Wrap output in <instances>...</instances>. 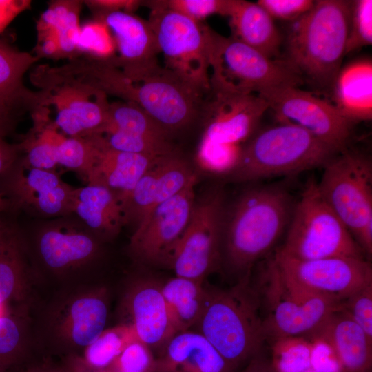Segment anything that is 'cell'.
Here are the masks:
<instances>
[{"label":"cell","mask_w":372,"mask_h":372,"mask_svg":"<svg viewBox=\"0 0 372 372\" xmlns=\"http://www.w3.org/2000/svg\"><path fill=\"white\" fill-rule=\"evenodd\" d=\"M72 72L78 80L105 94L134 103L174 137L202 122L207 94L165 68L132 82L105 61L81 58L75 62Z\"/></svg>","instance_id":"6da1fadb"},{"label":"cell","mask_w":372,"mask_h":372,"mask_svg":"<svg viewBox=\"0 0 372 372\" xmlns=\"http://www.w3.org/2000/svg\"><path fill=\"white\" fill-rule=\"evenodd\" d=\"M294 204L280 185H263L242 192L225 209L221 264L238 280L274 246L289 225Z\"/></svg>","instance_id":"7a4b0ae2"},{"label":"cell","mask_w":372,"mask_h":372,"mask_svg":"<svg viewBox=\"0 0 372 372\" xmlns=\"http://www.w3.org/2000/svg\"><path fill=\"white\" fill-rule=\"evenodd\" d=\"M352 2L317 0L293 21L282 61L302 81L332 90L344 56Z\"/></svg>","instance_id":"3957f363"},{"label":"cell","mask_w":372,"mask_h":372,"mask_svg":"<svg viewBox=\"0 0 372 372\" xmlns=\"http://www.w3.org/2000/svg\"><path fill=\"white\" fill-rule=\"evenodd\" d=\"M250 276L228 289H207L196 324L198 332L236 369L261 351L267 339L260 296Z\"/></svg>","instance_id":"277c9868"},{"label":"cell","mask_w":372,"mask_h":372,"mask_svg":"<svg viewBox=\"0 0 372 372\" xmlns=\"http://www.w3.org/2000/svg\"><path fill=\"white\" fill-rule=\"evenodd\" d=\"M342 151L299 127L280 123L242 146L238 164L224 177L242 183L297 174L322 167Z\"/></svg>","instance_id":"5b68a950"},{"label":"cell","mask_w":372,"mask_h":372,"mask_svg":"<svg viewBox=\"0 0 372 372\" xmlns=\"http://www.w3.org/2000/svg\"><path fill=\"white\" fill-rule=\"evenodd\" d=\"M281 254L298 260L333 257L364 258L347 228L310 178L294 204Z\"/></svg>","instance_id":"8992f818"},{"label":"cell","mask_w":372,"mask_h":372,"mask_svg":"<svg viewBox=\"0 0 372 372\" xmlns=\"http://www.w3.org/2000/svg\"><path fill=\"white\" fill-rule=\"evenodd\" d=\"M319 190L368 260L372 254V163L347 148L323 167Z\"/></svg>","instance_id":"52a82bcc"},{"label":"cell","mask_w":372,"mask_h":372,"mask_svg":"<svg viewBox=\"0 0 372 372\" xmlns=\"http://www.w3.org/2000/svg\"><path fill=\"white\" fill-rule=\"evenodd\" d=\"M265 309L267 338L309 336L341 303L309 291L286 278L271 260L255 285Z\"/></svg>","instance_id":"ba28073f"},{"label":"cell","mask_w":372,"mask_h":372,"mask_svg":"<svg viewBox=\"0 0 372 372\" xmlns=\"http://www.w3.org/2000/svg\"><path fill=\"white\" fill-rule=\"evenodd\" d=\"M150 8L148 21L165 68L207 94L210 89L211 28L163 6L160 0L142 1Z\"/></svg>","instance_id":"9c48e42d"},{"label":"cell","mask_w":372,"mask_h":372,"mask_svg":"<svg viewBox=\"0 0 372 372\" xmlns=\"http://www.w3.org/2000/svg\"><path fill=\"white\" fill-rule=\"evenodd\" d=\"M39 88L43 107L54 106V121L59 130L70 137L103 134L109 121L107 95L54 67L39 65L30 76Z\"/></svg>","instance_id":"30bf717a"},{"label":"cell","mask_w":372,"mask_h":372,"mask_svg":"<svg viewBox=\"0 0 372 372\" xmlns=\"http://www.w3.org/2000/svg\"><path fill=\"white\" fill-rule=\"evenodd\" d=\"M210 85L255 93L274 87L296 86L302 79L284 61L270 59L230 36L211 29Z\"/></svg>","instance_id":"8fae6325"},{"label":"cell","mask_w":372,"mask_h":372,"mask_svg":"<svg viewBox=\"0 0 372 372\" xmlns=\"http://www.w3.org/2000/svg\"><path fill=\"white\" fill-rule=\"evenodd\" d=\"M225 209L220 189L195 200L187 226L167 263L176 276L203 282L221 264Z\"/></svg>","instance_id":"7c38bea8"},{"label":"cell","mask_w":372,"mask_h":372,"mask_svg":"<svg viewBox=\"0 0 372 372\" xmlns=\"http://www.w3.org/2000/svg\"><path fill=\"white\" fill-rule=\"evenodd\" d=\"M280 272L298 286L342 304L372 284V268L364 258L333 257L298 260L278 250L271 259Z\"/></svg>","instance_id":"4fadbf2b"},{"label":"cell","mask_w":372,"mask_h":372,"mask_svg":"<svg viewBox=\"0 0 372 372\" xmlns=\"http://www.w3.org/2000/svg\"><path fill=\"white\" fill-rule=\"evenodd\" d=\"M257 94L280 123L299 127L340 150L347 148L352 123L333 104L296 86L271 87Z\"/></svg>","instance_id":"5bb4252c"},{"label":"cell","mask_w":372,"mask_h":372,"mask_svg":"<svg viewBox=\"0 0 372 372\" xmlns=\"http://www.w3.org/2000/svg\"><path fill=\"white\" fill-rule=\"evenodd\" d=\"M196 183L155 205L142 217L129 245L137 260L147 264L167 265L189 223L196 200Z\"/></svg>","instance_id":"9a60e30c"},{"label":"cell","mask_w":372,"mask_h":372,"mask_svg":"<svg viewBox=\"0 0 372 372\" xmlns=\"http://www.w3.org/2000/svg\"><path fill=\"white\" fill-rule=\"evenodd\" d=\"M267 109L266 101L257 94L211 85L204 105L200 139L241 145L253 134Z\"/></svg>","instance_id":"2e32d148"},{"label":"cell","mask_w":372,"mask_h":372,"mask_svg":"<svg viewBox=\"0 0 372 372\" xmlns=\"http://www.w3.org/2000/svg\"><path fill=\"white\" fill-rule=\"evenodd\" d=\"M94 17L109 28L118 52L105 62L126 79L138 82L161 68L158 60L160 52L148 20L123 10L97 13Z\"/></svg>","instance_id":"e0dca14e"},{"label":"cell","mask_w":372,"mask_h":372,"mask_svg":"<svg viewBox=\"0 0 372 372\" xmlns=\"http://www.w3.org/2000/svg\"><path fill=\"white\" fill-rule=\"evenodd\" d=\"M196 181V175L180 152L158 158L123 204L125 224L132 221L137 225L153 207Z\"/></svg>","instance_id":"ac0fdd59"},{"label":"cell","mask_w":372,"mask_h":372,"mask_svg":"<svg viewBox=\"0 0 372 372\" xmlns=\"http://www.w3.org/2000/svg\"><path fill=\"white\" fill-rule=\"evenodd\" d=\"M127 321L138 340L151 347H164L176 332L172 322L161 285L139 280L128 290L124 302Z\"/></svg>","instance_id":"d6986e66"},{"label":"cell","mask_w":372,"mask_h":372,"mask_svg":"<svg viewBox=\"0 0 372 372\" xmlns=\"http://www.w3.org/2000/svg\"><path fill=\"white\" fill-rule=\"evenodd\" d=\"M11 174L9 190L19 205L34 207L48 216L70 213L71 196L74 189L63 182L53 170L32 168L23 163L15 167Z\"/></svg>","instance_id":"ffe728a7"},{"label":"cell","mask_w":372,"mask_h":372,"mask_svg":"<svg viewBox=\"0 0 372 372\" xmlns=\"http://www.w3.org/2000/svg\"><path fill=\"white\" fill-rule=\"evenodd\" d=\"M309 337L328 346L344 372L372 371V339L341 309Z\"/></svg>","instance_id":"44dd1931"},{"label":"cell","mask_w":372,"mask_h":372,"mask_svg":"<svg viewBox=\"0 0 372 372\" xmlns=\"http://www.w3.org/2000/svg\"><path fill=\"white\" fill-rule=\"evenodd\" d=\"M96 150L85 180L110 190L121 205L134 186L158 158L114 149L103 136L95 135Z\"/></svg>","instance_id":"7402d4cb"},{"label":"cell","mask_w":372,"mask_h":372,"mask_svg":"<svg viewBox=\"0 0 372 372\" xmlns=\"http://www.w3.org/2000/svg\"><path fill=\"white\" fill-rule=\"evenodd\" d=\"M200 333L185 331L175 334L156 358L154 372H235Z\"/></svg>","instance_id":"603a6c76"},{"label":"cell","mask_w":372,"mask_h":372,"mask_svg":"<svg viewBox=\"0 0 372 372\" xmlns=\"http://www.w3.org/2000/svg\"><path fill=\"white\" fill-rule=\"evenodd\" d=\"M227 17L234 38L273 59L280 54L282 37L273 19L257 3L229 0Z\"/></svg>","instance_id":"cb8c5ba5"},{"label":"cell","mask_w":372,"mask_h":372,"mask_svg":"<svg viewBox=\"0 0 372 372\" xmlns=\"http://www.w3.org/2000/svg\"><path fill=\"white\" fill-rule=\"evenodd\" d=\"M341 114L353 124L372 117V63L369 59L353 61L340 70L332 90Z\"/></svg>","instance_id":"d4e9b609"},{"label":"cell","mask_w":372,"mask_h":372,"mask_svg":"<svg viewBox=\"0 0 372 372\" xmlns=\"http://www.w3.org/2000/svg\"><path fill=\"white\" fill-rule=\"evenodd\" d=\"M70 213L76 214L92 230L107 236L116 235L125 224L120 201L100 185L87 184L74 189Z\"/></svg>","instance_id":"484cf974"},{"label":"cell","mask_w":372,"mask_h":372,"mask_svg":"<svg viewBox=\"0 0 372 372\" xmlns=\"http://www.w3.org/2000/svg\"><path fill=\"white\" fill-rule=\"evenodd\" d=\"M108 316L104 291L79 296L68 306L61 322V331L72 345L86 348L105 329Z\"/></svg>","instance_id":"4316f807"},{"label":"cell","mask_w":372,"mask_h":372,"mask_svg":"<svg viewBox=\"0 0 372 372\" xmlns=\"http://www.w3.org/2000/svg\"><path fill=\"white\" fill-rule=\"evenodd\" d=\"M39 60L34 54L13 47L0 39V101L13 107L32 112L40 106L39 91L23 83L28 70Z\"/></svg>","instance_id":"83f0119b"},{"label":"cell","mask_w":372,"mask_h":372,"mask_svg":"<svg viewBox=\"0 0 372 372\" xmlns=\"http://www.w3.org/2000/svg\"><path fill=\"white\" fill-rule=\"evenodd\" d=\"M39 250L44 263L54 271L79 266L96 254L97 246L87 234L65 227H53L42 232Z\"/></svg>","instance_id":"f1b7e54d"},{"label":"cell","mask_w":372,"mask_h":372,"mask_svg":"<svg viewBox=\"0 0 372 372\" xmlns=\"http://www.w3.org/2000/svg\"><path fill=\"white\" fill-rule=\"evenodd\" d=\"M161 290L176 333L197 324L207 294L203 282L176 276L161 285Z\"/></svg>","instance_id":"f546056e"},{"label":"cell","mask_w":372,"mask_h":372,"mask_svg":"<svg viewBox=\"0 0 372 372\" xmlns=\"http://www.w3.org/2000/svg\"><path fill=\"white\" fill-rule=\"evenodd\" d=\"M25 288V270L19 236L0 229V304L20 301Z\"/></svg>","instance_id":"4dcf8cb0"},{"label":"cell","mask_w":372,"mask_h":372,"mask_svg":"<svg viewBox=\"0 0 372 372\" xmlns=\"http://www.w3.org/2000/svg\"><path fill=\"white\" fill-rule=\"evenodd\" d=\"M111 130L175 143L174 137L169 132L132 102L121 101L110 103L109 121L104 134Z\"/></svg>","instance_id":"1f68e13d"},{"label":"cell","mask_w":372,"mask_h":372,"mask_svg":"<svg viewBox=\"0 0 372 372\" xmlns=\"http://www.w3.org/2000/svg\"><path fill=\"white\" fill-rule=\"evenodd\" d=\"M137 339L132 328L121 324L105 329L90 345L84 349L83 357H79L87 366L104 369L111 366L123 349Z\"/></svg>","instance_id":"d6a6232c"},{"label":"cell","mask_w":372,"mask_h":372,"mask_svg":"<svg viewBox=\"0 0 372 372\" xmlns=\"http://www.w3.org/2000/svg\"><path fill=\"white\" fill-rule=\"evenodd\" d=\"M55 149L57 165L74 170L85 179L96 150L95 135L70 137L60 132Z\"/></svg>","instance_id":"836d02e7"},{"label":"cell","mask_w":372,"mask_h":372,"mask_svg":"<svg viewBox=\"0 0 372 372\" xmlns=\"http://www.w3.org/2000/svg\"><path fill=\"white\" fill-rule=\"evenodd\" d=\"M241 151V145L216 143L200 139L195 159L202 169L225 176L238 164Z\"/></svg>","instance_id":"e575fe53"},{"label":"cell","mask_w":372,"mask_h":372,"mask_svg":"<svg viewBox=\"0 0 372 372\" xmlns=\"http://www.w3.org/2000/svg\"><path fill=\"white\" fill-rule=\"evenodd\" d=\"M77 50L79 56L105 61L116 56V48L107 25L95 19L81 26Z\"/></svg>","instance_id":"d590c367"},{"label":"cell","mask_w":372,"mask_h":372,"mask_svg":"<svg viewBox=\"0 0 372 372\" xmlns=\"http://www.w3.org/2000/svg\"><path fill=\"white\" fill-rule=\"evenodd\" d=\"M101 135L107 146L121 152L152 158L179 152L175 143L156 141L118 130H111Z\"/></svg>","instance_id":"8d00e7d4"},{"label":"cell","mask_w":372,"mask_h":372,"mask_svg":"<svg viewBox=\"0 0 372 372\" xmlns=\"http://www.w3.org/2000/svg\"><path fill=\"white\" fill-rule=\"evenodd\" d=\"M372 43V1H353L344 56Z\"/></svg>","instance_id":"74e56055"},{"label":"cell","mask_w":372,"mask_h":372,"mask_svg":"<svg viewBox=\"0 0 372 372\" xmlns=\"http://www.w3.org/2000/svg\"><path fill=\"white\" fill-rule=\"evenodd\" d=\"M23 330L19 318L14 313L0 316V370L13 364L19 357L23 343Z\"/></svg>","instance_id":"f35d334b"},{"label":"cell","mask_w":372,"mask_h":372,"mask_svg":"<svg viewBox=\"0 0 372 372\" xmlns=\"http://www.w3.org/2000/svg\"><path fill=\"white\" fill-rule=\"evenodd\" d=\"M156 358L150 348L138 339L130 342L107 369L112 372H154Z\"/></svg>","instance_id":"ab89813d"},{"label":"cell","mask_w":372,"mask_h":372,"mask_svg":"<svg viewBox=\"0 0 372 372\" xmlns=\"http://www.w3.org/2000/svg\"><path fill=\"white\" fill-rule=\"evenodd\" d=\"M82 1H74L68 13L55 27L61 59L79 57L77 45L81 32L80 12Z\"/></svg>","instance_id":"60d3db41"},{"label":"cell","mask_w":372,"mask_h":372,"mask_svg":"<svg viewBox=\"0 0 372 372\" xmlns=\"http://www.w3.org/2000/svg\"><path fill=\"white\" fill-rule=\"evenodd\" d=\"M161 4L198 22L218 14L227 16L229 0H160Z\"/></svg>","instance_id":"b9f144b4"},{"label":"cell","mask_w":372,"mask_h":372,"mask_svg":"<svg viewBox=\"0 0 372 372\" xmlns=\"http://www.w3.org/2000/svg\"><path fill=\"white\" fill-rule=\"evenodd\" d=\"M340 309L372 339V284L342 301Z\"/></svg>","instance_id":"7bdbcfd3"},{"label":"cell","mask_w":372,"mask_h":372,"mask_svg":"<svg viewBox=\"0 0 372 372\" xmlns=\"http://www.w3.org/2000/svg\"><path fill=\"white\" fill-rule=\"evenodd\" d=\"M273 18L295 21L314 6L313 0H258L256 2Z\"/></svg>","instance_id":"ee69618b"},{"label":"cell","mask_w":372,"mask_h":372,"mask_svg":"<svg viewBox=\"0 0 372 372\" xmlns=\"http://www.w3.org/2000/svg\"><path fill=\"white\" fill-rule=\"evenodd\" d=\"M34 55L39 58L61 59L56 34L54 31L37 32Z\"/></svg>","instance_id":"f6af8a7d"},{"label":"cell","mask_w":372,"mask_h":372,"mask_svg":"<svg viewBox=\"0 0 372 372\" xmlns=\"http://www.w3.org/2000/svg\"><path fill=\"white\" fill-rule=\"evenodd\" d=\"M84 2L94 14L101 12L123 10L132 12L141 6L142 1L136 0H92Z\"/></svg>","instance_id":"bcb514c9"},{"label":"cell","mask_w":372,"mask_h":372,"mask_svg":"<svg viewBox=\"0 0 372 372\" xmlns=\"http://www.w3.org/2000/svg\"><path fill=\"white\" fill-rule=\"evenodd\" d=\"M29 0H0V34L21 12L29 9Z\"/></svg>","instance_id":"7dc6e473"},{"label":"cell","mask_w":372,"mask_h":372,"mask_svg":"<svg viewBox=\"0 0 372 372\" xmlns=\"http://www.w3.org/2000/svg\"><path fill=\"white\" fill-rule=\"evenodd\" d=\"M20 152L18 145L8 143L0 136V175L7 173L15 164Z\"/></svg>","instance_id":"c3c4849f"},{"label":"cell","mask_w":372,"mask_h":372,"mask_svg":"<svg viewBox=\"0 0 372 372\" xmlns=\"http://www.w3.org/2000/svg\"><path fill=\"white\" fill-rule=\"evenodd\" d=\"M241 372H278V370L273 361L261 351L247 362Z\"/></svg>","instance_id":"681fc988"},{"label":"cell","mask_w":372,"mask_h":372,"mask_svg":"<svg viewBox=\"0 0 372 372\" xmlns=\"http://www.w3.org/2000/svg\"><path fill=\"white\" fill-rule=\"evenodd\" d=\"M15 109L0 101V136L5 138L14 125Z\"/></svg>","instance_id":"f907efd6"},{"label":"cell","mask_w":372,"mask_h":372,"mask_svg":"<svg viewBox=\"0 0 372 372\" xmlns=\"http://www.w3.org/2000/svg\"><path fill=\"white\" fill-rule=\"evenodd\" d=\"M68 372H112L109 369H94L84 364L79 357H74L65 366Z\"/></svg>","instance_id":"816d5d0a"},{"label":"cell","mask_w":372,"mask_h":372,"mask_svg":"<svg viewBox=\"0 0 372 372\" xmlns=\"http://www.w3.org/2000/svg\"><path fill=\"white\" fill-rule=\"evenodd\" d=\"M24 372H68L66 367L61 368L47 364L32 366Z\"/></svg>","instance_id":"f5cc1de1"},{"label":"cell","mask_w":372,"mask_h":372,"mask_svg":"<svg viewBox=\"0 0 372 372\" xmlns=\"http://www.w3.org/2000/svg\"><path fill=\"white\" fill-rule=\"evenodd\" d=\"M0 372H3V371L0 370Z\"/></svg>","instance_id":"db71d44e"}]
</instances>
